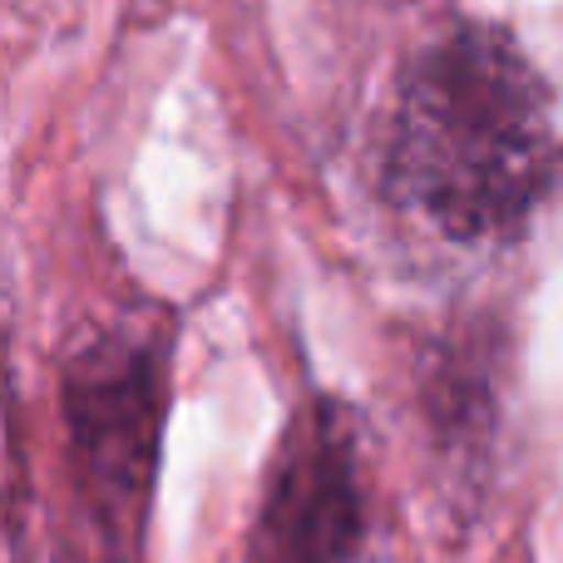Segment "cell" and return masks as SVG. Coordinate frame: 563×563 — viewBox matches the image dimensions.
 Returning <instances> with one entry per match:
<instances>
[{"mask_svg":"<svg viewBox=\"0 0 563 563\" xmlns=\"http://www.w3.org/2000/svg\"><path fill=\"white\" fill-rule=\"evenodd\" d=\"M554 174V109L529 55L489 25H460L410 65L390 134L400 203L445 238L509 233Z\"/></svg>","mask_w":563,"mask_h":563,"instance_id":"obj_1","label":"cell"},{"mask_svg":"<svg viewBox=\"0 0 563 563\" xmlns=\"http://www.w3.org/2000/svg\"><path fill=\"white\" fill-rule=\"evenodd\" d=\"M69 430L89 489L109 519L139 505L158 440V361L139 341H109L69 371Z\"/></svg>","mask_w":563,"mask_h":563,"instance_id":"obj_2","label":"cell"},{"mask_svg":"<svg viewBox=\"0 0 563 563\" xmlns=\"http://www.w3.org/2000/svg\"><path fill=\"white\" fill-rule=\"evenodd\" d=\"M366 534L361 460L336 416H311L287 440L263 519V563H351Z\"/></svg>","mask_w":563,"mask_h":563,"instance_id":"obj_3","label":"cell"}]
</instances>
